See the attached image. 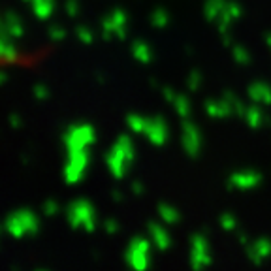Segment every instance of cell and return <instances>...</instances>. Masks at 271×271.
Listing matches in <instances>:
<instances>
[{"label":"cell","instance_id":"cell-38","mask_svg":"<svg viewBox=\"0 0 271 271\" xmlns=\"http://www.w3.org/2000/svg\"><path fill=\"white\" fill-rule=\"evenodd\" d=\"M132 192H134L136 196H142L143 192H145V186H143L142 181H134L132 183Z\"/></svg>","mask_w":271,"mask_h":271},{"label":"cell","instance_id":"cell-43","mask_svg":"<svg viewBox=\"0 0 271 271\" xmlns=\"http://www.w3.org/2000/svg\"><path fill=\"white\" fill-rule=\"evenodd\" d=\"M4 81H6V72L0 70V83H4Z\"/></svg>","mask_w":271,"mask_h":271},{"label":"cell","instance_id":"cell-26","mask_svg":"<svg viewBox=\"0 0 271 271\" xmlns=\"http://www.w3.org/2000/svg\"><path fill=\"white\" fill-rule=\"evenodd\" d=\"M151 25H153L154 29H158V31L166 29V26L170 25V13H168L166 10H162V8L154 10V12L151 13Z\"/></svg>","mask_w":271,"mask_h":271},{"label":"cell","instance_id":"cell-39","mask_svg":"<svg viewBox=\"0 0 271 271\" xmlns=\"http://www.w3.org/2000/svg\"><path fill=\"white\" fill-rule=\"evenodd\" d=\"M237 241H239V245H243V247H247L251 243V239H249V235H247L245 232H241V234L237 235Z\"/></svg>","mask_w":271,"mask_h":271},{"label":"cell","instance_id":"cell-7","mask_svg":"<svg viewBox=\"0 0 271 271\" xmlns=\"http://www.w3.org/2000/svg\"><path fill=\"white\" fill-rule=\"evenodd\" d=\"M132 162L134 160L130 158L128 154L124 153L123 149L119 147L117 143L111 147L110 153L105 154V164H107L111 175H113L115 179H123L124 175H126V172H128V168Z\"/></svg>","mask_w":271,"mask_h":271},{"label":"cell","instance_id":"cell-9","mask_svg":"<svg viewBox=\"0 0 271 271\" xmlns=\"http://www.w3.org/2000/svg\"><path fill=\"white\" fill-rule=\"evenodd\" d=\"M143 136H145V138H147V140L153 143V145H156V147L164 145V143L168 142V136H170L166 121H164L162 117L147 119V126H145V132H143Z\"/></svg>","mask_w":271,"mask_h":271},{"label":"cell","instance_id":"cell-15","mask_svg":"<svg viewBox=\"0 0 271 271\" xmlns=\"http://www.w3.org/2000/svg\"><path fill=\"white\" fill-rule=\"evenodd\" d=\"M17 55V47L12 43V36L6 31H0V59L2 61H15Z\"/></svg>","mask_w":271,"mask_h":271},{"label":"cell","instance_id":"cell-10","mask_svg":"<svg viewBox=\"0 0 271 271\" xmlns=\"http://www.w3.org/2000/svg\"><path fill=\"white\" fill-rule=\"evenodd\" d=\"M262 183V175L253 170H243V172H235L230 175L228 186L230 188H239V191H251Z\"/></svg>","mask_w":271,"mask_h":271},{"label":"cell","instance_id":"cell-23","mask_svg":"<svg viewBox=\"0 0 271 271\" xmlns=\"http://www.w3.org/2000/svg\"><path fill=\"white\" fill-rule=\"evenodd\" d=\"M53 6H55V0H34L32 2V10H34L38 19L49 17L53 13Z\"/></svg>","mask_w":271,"mask_h":271},{"label":"cell","instance_id":"cell-36","mask_svg":"<svg viewBox=\"0 0 271 271\" xmlns=\"http://www.w3.org/2000/svg\"><path fill=\"white\" fill-rule=\"evenodd\" d=\"M34 96H36L38 100H45L49 96V89L45 85H36L34 87Z\"/></svg>","mask_w":271,"mask_h":271},{"label":"cell","instance_id":"cell-29","mask_svg":"<svg viewBox=\"0 0 271 271\" xmlns=\"http://www.w3.org/2000/svg\"><path fill=\"white\" fill-rule=\"evenodd\" d=\"M203 85V75L200 70H192L191 75L186 77V87H188V91H192V93H198L200 89H202Z\"/></svg>","mask_w":271,"mask_h":271},{"label":"cell","instance_id":"cell-40","mask_svg":"<svg viewBox=\"0 0 271 271\" xmlns=\"http://www.w3.org/2000/svg\"><path fill=\"white\" fill-rule=\"evenodd\" d=\"M111 196H113V200H115V202H123V200H124V194L121 191H113V192H111Z\"/></svg>","mask_w":271,"mask_h":271},{"label":"cell","instance_id":"cell-41","mask_svg":"<svg viewBox=\"0 0 271 271\" xmlns=\"http://www.w3.org/2000/svg\"><path fill=\"white\" fill-rule=\"evenodd\" d=\"M10 124H12V126H21V119H19V115H12V117H10Z\"/></svg>","mask_w":271,"mask_h":271},{"label":"cell","instance_id":"cell-32","mask_svg":"<svg viewBox=\"0 0 271 271\" xmlns=\"http://www.w3.org/2000/svg\"><path fill=\"white\" fill-rule=\"evenodd\" d=\"M64 36H66V31L62 26H51L49 29V38L53 42H61V40H64Z\"/></svg>","mask_w":271,"mask_h":271},{"label":"cell","instance_id":"cell-1","mask_svg":"<svg viewBox=\"0 0 271 271\" xmlns=\"http://www.w3.org/2000/svg\"><path fill=\"white\" fill-rule=\"evenodd\" d=\"M68 222L72 228H85L87 232H94L96 228L94 207L87 200H75L68 207Z\"/></svg>","mask_w":271,"mask_h":271},{"label":"cell","instance_id":"cell-24","mask_svg":"<svg viewBox=\"0 0 271 271\" xmlns=\"http://www.w3.org/2000/svg\"><path fill=\"white\" fill-rule=\"evenodd\" d=\"M19 216H21V221H23V224H25V228H26V234H36L38 232V216L32 213L31 209H21L17 211Z\"/></svg>","mask_w":271,"mask_h":271},{"label":"cell","instance_id":"cell-22","mask_svg":"<svg viewBox=\"0 0 271 271\" xmlns=\"http://www.w3.org/2000/svg\"><path fill=\"white\" fill-rule=\"evenodd\" d=\"M172 104H173V107H175V113H177L179 117H181V119H191L192 104H191V100L186 98L185 94H177Z\"/></svg>","mask_w":271,"mask_h":271},{"label":"cell","instance_id":"cell-12","mask_svg":"<svg viewBox=\"0 0 271 271\" xmlns=\"http://www.w3.org/2000/svg\"><path fill=\"white\" fill-rule=\"evenodd\" d=\"M147 230H149V235H151V241H153V245L156 247V249L166 251V249L172 247V237L168 234L166 226H162L158 222H149Z\"/></svg>","mask_w":271,"mask_h":271},{"label":"cell","instance_id":"cell-42","mask_svg":"<svg viewBox=\"0 0 271 271\" xmlns=\"http://www.w3.org/2000/svg\"><path fill=\"white\" fill-rule=\"evenodd\" d=\"M265 45H267V47L271 49V34H267V36H265Z\"/></svg>","mask_w":271,"mask_h":271},{"label":"cell","instance_id":"cell-14","mask_svg":"<svg viewBox=\"0 0 271 271\" xmlns=\"http://www.w3.org/2000/svg\"><path fill=\"white\" fill-rule=\"evenodd\" d=\"M243 119H245V123L249 124L251 128H260V126H264L265 121H267L262 107H260V104H254V102H253V105H247Z\"/></svg>","mask_w":271,"mask_h":271},{"label":"cell","instance_id":"cell-30","mask_svg":"<svg viewBox=\"0 0 271 271\" xmlns=\"http://www.w3.org/2000/svg\"><path fill=\"white\" fill-rule=\"evenodd\" d=\"M226 12L234 17V21H237V19L243 17V8H241L237 2H234V0H228V4H226Z\"/></svg>","mask_w":271,"mask_h":271},{"label":"cell","instance_id":"cell-34","mask_svg":"<svg viewBox=\"0 0 271 271\" xmlns=\"http://www.w3.org/2000/svg\"><path fill=\"white\" fill-rule=\"evenodd\" d=\"M66 13L70 17H75L79 13V2L77 0H68L66 2Z\"/></svg>","mask_w":271,"mask_h":271},{"label":"cell","instance_id":"cell-11","mask_svg":"<svg viewBox=\"0 0 271 271\" xmlns=\"http://www.w3.org/2000/svg\"><path fill=\"white\" fill-rule=\"evenodd\" d=\"M249 98L253 100L254 104L260 105H271V85L265 81H254L247 89Z\"/></svg>","mask_w":271,"mask_h":271},{"label":"cell","instance_id":"cell-8","mask_svg":"<svg viewBox=\"0 0 271 271\" xmlns=\"http://www.w3.org/2000/svg\"><path fill=\"white\" fill-rule=\"evenodd\" d=\"M247 258L254 265H262L265 260L271 258V239L269 237H256L245 247Z\"/></svg>","mask_w":271,"mask_h":271},{"label":"cell","instance_id":"cell-3","mask_svg":"<svg viewBox=\"0 0 271 271\" xmlns=\"http://www.w3.org/2000/svg\"><path fill=\"white\" fill-rule=\"evenodd\" d=\"M213 264L209 239L205 234H194L191 237V265L192 269H205Z\"/></svg>","mask_w":271,"mask_h":271},{"label":"cell","instance_id":"cell-17","mask_svg":"<svg viewBox=\"0 0 271 271\" xmlns=\"http://www.w3.org/2000/svg\"><path fill=\"white\" fill-rule=\"evenodd\" d=\"M158 215H160L162 222H164L166 226H175V224H179V221H181V211H179L177 207L170 205V203H160V205H158Z\"/></svg>","mask_w":271,"mask_h":271},{"label":"cell","instance_id":"cell-27","mask_svg":"<svg viewBox=\"0 0 271 271\" xmlns=\"http://www.w3.org/2000/svg\"><path fill=\"white\" fill-rule=\"evenodd\" d=\"M126 124H128V128L136 134H143L145 132V126H147V117H142V115H138V113H132L126 117Z\"/></svg>","mask_w":271,"mask_h":271},{"label":"cell","instance_id":"cell-25","mask_svg":"<svg viewBox=\"0 0 271 271\" xmlns=\"http://www.w3.org/2000/svg\"><path fill=\"white\" fill-rule=\"evenodd\" d=\"M232 57H234V61L241 66H249L251 61H253V57H251V51L247 49L245 45H232Z\"/></svg>","mask_w":271,"mask_h":271},{"label":"cell","instance_id":"cell-21","mask_svg":"<svg viewBox=\"0 0 271 271\" xmlns=\"http://www.w3.org/2000/svg\"><path fill=\"white\" fill-rule=\"evenodd\" d=\"M132 53H134L136 59L140 62H143V64H149V62L153 61V51H151V47H149L145 42H142V40H138V42L132 43Z\"/></svg>","mask_w":271,"mask_h":271},{"label":"cell","instance_id":"cell-37","mask_svg":"<svg viewBox=\"0 0 271 271\" xmlns=\"http://www.w3.org/2000/svg\"><path fill=\"white\" fill-rule=\"evenodd\" d=\"M162 94H164V98H166L168 102H173L175 96H177V93H175L173 89H170V87H162Z\"/></svg>","mask_w":271,"mask_h":271},{"label":"cell","instance_id":"cell-16","mask_svg":"<svg viewBox=\"0 0 271 271\" xmlns=\"http://www.w3.org/2000/svg\"><path fill=\"white\" fill-rule=\"evenodd\" d=\"M226 4H228V0H205V4H203V15H205V19L215 23L219 15L226 10Z\"/></svg>","mask_w":271,"mask_h":271},{"label":"cell","instance_id":"cell-44","mask_svg":"<svg viewBox=\"0 0 271 271\" xmlns=\"http://www.w3.org/2000/svg\"><path fill=\"white\" fill-rule=\"evenodd\" d=\"M0 31H2V23H0Z\"/></svg>","mask_w":271,"mask_h":271},{"label":"cell","instance_id":"cell-4","mask_svg":"<svg viewBox=\"0 0 271 271\" xmlns=\"http://www.w3.org/2000/svg\"><path fill=\"white\" fill-rule=\"evenodd\" d=\"M149 251H151V241L145 237H134L130 241L128 249L124 253V260L126 264L136 271H143L149 267Z\"/></svg>","mask_w":271,"mask_h":271},{"label":"cell","instance_id":"cell-18","mask_svg":"<svg viewBox=\"0 0 271 271\" xmlns=\"http://www.w3.org/2000/svg\"><path fill=\"white\" fill-rule=\"evenodd\" d=\"M2 31H6L12 38L23 36V23L17 17V13L13 12L8 13L6 17H4V23H2Z\"/></svg>","mask_w":271,"mask_h":271},{"label":"cell","instance_id":"cell-31","mask_svg":"<svg viewBox=\"0 0 271 271\" xmlns=\"http://www.w3.org/2000/svg\"><path fill=\"white\" fill-rule=\"evenodd\" d=\"M75 32H77V38H79L83 43H87V45H91V43H93L94 36H93V32L89 31L87 26H79V29H77Z\"/></svg>","mask_w":271,"mask_h":271},{"label":"cell","instance_id":"cell-20","mask_svg":"<svg viewBox=\"0 0 271 271\" xmlns=\"http://www.w3.org/2000/svg\"><path fill=\"white\" fill-rule=\"evenodd\" d=\"M222 98L230 104L232 113H234L235 117H243V115H245V110H247L245 102H243V100H241L234 91H224V93H222Z\"/></svg>","mask_w":271,"mask_h":271},{"label":"cell","instance_id":"cell-35","mask_svg":"<svg viewBox=\"0 0 271 271\" xmlns=\"http://www.w3.org/2000/svg\"><path fill=\"white\" fill-rule=\"evenodd\" d=\"M57 211H59V205H57L53 200H49V202H45L43 203V213L47 216H53V215H57Z\"/></svg>","mask_w":271,"mask_h":271},{"label":"cell","instance_id":"cell-6","mask_svg":"<svg viewBox=\"0 0 271 271\" xmlns=\"http://www.w3.org/2000/svg\"><path fill=\"white\" fill-rule=\"evenodd\" d=\"M87 166H89V153H87V149H81V151H75V153H68V162L66 166H64V177H66L68 183L70 185L79 183Z\"/></svg>","mask_w":271,"mask_h":271},{"label":"cell","instance_id":"cell-19","mask_svg":"<svg viewBox=\"0 0 271 271\" xmlns=\"http://www.w3.org/2000/svg\"><path fill=\"white\" fill-rule=\"evenodd\" d=\"M4 226H6L8 234L13 235V237H17V239H19V237H23V235L26 234L25 224H23V221H21V216H19L17 211L8 216L6 222H4Z\"/></svg>","mask_w":271,"mask_h":271},{"label":"cell","instance_id":"cell-28","mask_svg":"<svg viewBox=\"0 0 271 271\" xmlns=\"http://www.w3.org/2000/svg\"><path fill=\"white\" fill-rule=\"evenodd\" d=\"M219 226L222 230H226V232H235L237 226H239V222H237L235 215H232V213H222L221 219H219Z\"/></svg>","mask_w":271,"mask_h":271},{"label":"cell","instance_id":"cell-13","mask_svg":"<svg viewBox=\"0 0 271 271\" xmlns=\"http://www.w3.org/2000/svg\"><path fill=\"white\" fill-rule=\"evenodd\" d=\"M205 113H207L211 119H219V121H222V119H228V117L234 115L230 104L222 98V96L219 100H207V102H205Z\"/></svg>","mask_w":271,"mask_h":271},{"label":"cell","instance_id":"cell-5","mask_svg":"<svg viewBox=\"0 0 271 271\" xmlns=\"http://www.w3.org/2000/svg\"><path fill=\"white\" fill-rule=\"evenodd\" d=\"M181 145L185 149V153L191 158L200 156L202 151V132L198 128V124H194L191 119H183L181 123Z\"/></svg>","mask_w":271,"mask_h":271},{"label":"cell","instance_id":"cell-33","mask_svg":"<svg viewBox=\"0 0 271 271\" xmlns=\"http://www.w3.org/2000/svg\"><path fill=\"white\" fill-rule=\"evenodd\" d=\"M104 230L107 234H117L119 230H121V226H119V222L115 221V219H107V221L104 222Z\"/></svg>","mask_w":271,"mask_h":271},{"label":"cell","instance_id":"cell-2","mask_svg":"<svg viewBox=\"0 0 271 271\" xmlns=\"http://www.w3.org/2000/svg\"><path fill=\"white\" fill-rule=\"evenodd\" d=\"M96 136L91 124H72L64 132V145L68 153H75L81 149H87L91 143H94Z\"/></svg>","mask_w":271,"mask_h":271}]
</instances>
